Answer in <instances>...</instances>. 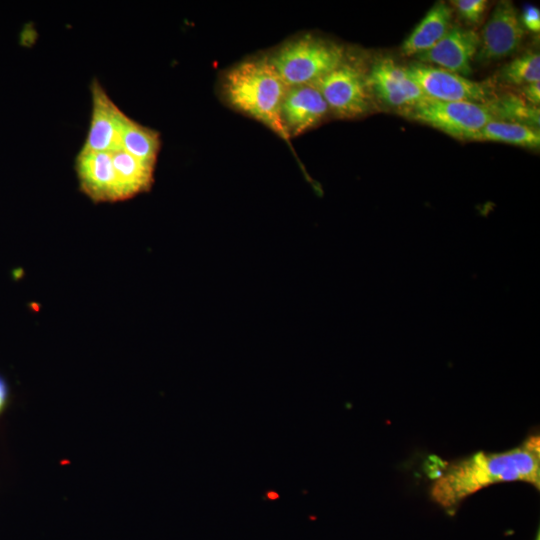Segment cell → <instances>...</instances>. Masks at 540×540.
I'll return each instance as SVG.
<instances>
[{
    "instance_id": "cell-1",
    "label": "cell",
    "mask_w": 540,
    "mask_h": 540,
    "mask_svg": "<svg viewBox=\"0 0 540 540\" xmlns=\"http://www.w3.org/2000/svg\"><path fill=\"white\" fill-rule=\"evenodd\" d=\"M525 482L540 487V437L533 434L515 448L477 452L449 463L434 479L430 496L447 513L470 495L501 482Z\"/></svg>"
},
{
    "instance_id": "cell-2",
    "label": "cell",
    "mask_w": 540,
    "mask_h": 540,
    "mask_svg": "<svg viewBox=\"0 0 540 540\" xmlns=\"http://www.w3.org/2000/svg\"><path fill=\"white\" fill-rule=\"evenodd\" d=\"M224 93L236 109L266 125L283 139L289 136L281 106L289 86L269 59L244 61L225 75Z\"/></svg>"
},
{
    "instance_id": "cell-3",
    "label": "cell",
    "mask_w": 540,
    "mask_h": 540,
    "mask_svg": "<svg viewBox=\"0 0 540 540\" xmlns=\"http://www.w3.org/2000/svg\"><path fill=\"white\" fill-rule=\"evenodd\" d=\"M269 60L289 87L312 85L345 61L341 46L312 36L286 43Z\"/></svg>"
},
{
    "instance_id": "cell-4",
    "label": "cell",
    "mask_w": 540,
    "mask_h": 540,
    "mask_svg": "<svg viewBox=\"0 0 540 540\" xmlns=\"http://www.w3.org/2000/svg\"><path fill=\"white\" fill-rule=\"evenodd\" d=\"M400 115L436 128L458 140L471 138L493 117L484 104L424 98Z\"/></svg>"
},
{
    "instance_id": "cell-5",
    "label": "cell",
    "mask_w": 540,
    "mask_h": 540,
    "mask_svg": "<svg viewBox=\"0 0 540 540\" xmlns=\"http://www.w3.org/2000/svg\"><path fill=\"white\" fill-rule=\"evenodd\" d=\"M405 69L429 99L485 104L495 95L491 84L473 81L432 65L417 62Z\"/></svg>"
},
{
    "instance_id": "cell-6",
    "label": "cell",
    "mask_w": 540,
    "mask_h": 540,
    "mask_svg": "<svg viewBox=\"0 0 540 540\" xmlns=\"http://www.w3.org/2000/svg\"><path fill=\"white\" fill-rule=\"evenodd\" d=\"M312 85L322 94L329 110L340 117H358L371 109L367 80L350 63L344 61Z\"/></svg>"
},
{
    "instance_id": "cell-7",
    "label": "cell",
    "mask_w": 540,
    "mask_h": 540,
    "mask_svg": "<svg viewBox=\"0 0 540 540\" xmlns=\"http://www.w3.org/2000/svg\"><path fill=\"white\" fill-rule=\"evenodd\" d=\"M525 33L514 4L499 1L479 34L475 60L488 64L511 56L520 48Z\"/></svg>"
},
{
    "instance_id": "cell-8",
    "label": "cell",
    "mask_w": 540,
    "mask_h": 540,
    "mask_svg": "<svg viewBox=\"0 0 540 540\" xmlns=\"http://www.w3.org/2000/svg\"><path fill=\"white\" fill-rule=\"evenodd\" d=\"M91 116L83 151L110 152L120 148L126 114L111 99L97 78L90 84Z\"/></svg>"
},
{
    "instance_id": "cell-9",
    "label": "cell",
    "mask_w": 540,
    "mask_h": 540,
    "mask_svg": "<svg viewBox=\"0 0 540 540\" xmlns=\"http://www.w3.org/2000/svg\"><path fill=\"white\" fill-rule=\"evenodd\" d=\"M366 80L370 92L398 113L426 98L406 69L390 58L375 61Z\"/></svg>"
},
{
    "instance_id": "cell-10",
    "label": "cell",
    "mask_w": 540,
    "mask_h": 540,
    "mask_svg": "<svg viewBox=\"0 0 540 540\" xmlns=\"http://www.w3.org/2000/svg\"><path fill=\"white\" fill-rule=\"evenodd\" d=\"M478 47L477 31L452 25L432 48L416 57L420 63L435 64L438 68L466 77L472 73L471 63Z\"/></svg>"
},
{
    "instance_id": "cell-11",
    "label": "cell",
    "mask_w": 540,
    "mask_h": 540,
    "mask_svg": "<svg viewBox=\"0 0 540 540\" xmlns=\"http://www.w3.org/2000/svg\"><path fill=\"white\" fill-rule=\"evenodd\" d=\"M80 190L94 203L119 202L116 175L110 152L83 151L75 157Z\"/></svg>"
},
{
    "instance_id": "cell-12",
    "label": "cell",
    "mask_w": 540,
    "mask_h": 540,
    "mask_svg": "<svg viewBox=\"0 0 540 540\" xmlns=\"http://www.w3.org/2000/svg\"><path fill=\"white\" fill-rule=\"evenodd\" d=\"M328 111L325 99L315 86L298 85L288 88L281 106V118L290 138L318 124Z\"/></svg>"
},
{
    "instance_id": "cell-13",
    "label": "cell",
    "mask_w": 540,
    "mask_h": 540,
    "mask_svg": "<svg viewBox=\"0 0 540 540\" xmlns=\"http://www.w3.org/2000/svg\"><path fill=\"white\" fill-rule=\"evenodd\" d=\"M452 9L436 2L401 45L404 56H417L432 48L451 28Z\"/></svg>"
},
{
    "instance_id": "cell-14",
    "label": "cell",
    "mask_w": 540,
    "mask_h": 540,
    "mask_svg": "<svg viewBox=\"0 0 540 540\" xmlns=\"http://www.w3.org/2000/svg\"><path fill=\"white\" fill-rule=\"evenodd\" d=\"M117 180L119 201L148 191L154 180L155 165L142 161L121 148L110 151Z\"/></svg>"
},
{
    "instance_id": "cell-15",
    "label": "cell",
    "mask_w": 540,
    "mask_h": 540,
    "mask_svg": "<svg viewBox=\"0 0 540 540\" xmlns=\"http://www.w3.org/2000/svg\"><path fill=\"white\" fill-rule=\"evenodd\" d=\"M160 145V135L156 130L126 115L120 134L122 150L142 161L156 165Z\"/></svg>"
},
{
    "instance_id": "cell-16",
    "label": "cell",
    "mask_w": 540,
    "mask_h": 540,
    "mask_svg": "<svg viewBox=\"0 0 540 540\" xmlns=\"http://www.w3.org/2000/svg\"><path fill=\"white\" fill-rule=\"evenodd\" d=\"M484 105L495 121L517 123L539 129V107L528 103L522 96L513 93L494 95Z\"/></svg>"
},
{
    "instance_id": "cell-17",
    "label": "cell",
    "mask_w": 540,
    "mask_h": 540,
    "mask_svg": "<svg viewBox=\"0 0 540 540\" xmlns=\"http://www.w3.org/2000/svg\"><path fill=\"white\" fill-rule=\"evenodd\" d=\"M470 141L501 142L537 149L540 146V132L530 126L493 120L481 128Z\"/></svg>"
},
{
    "instance_id": "cell-18",
    "label": "cell",
    "mask_w": 540,
    "mask_h": 540,
    "mask_svg": "<svg viewBox=\"0 0 540 540\" xmlns=\"http://www.w3.org/2000/svg\"><path fill=\"white\" fill-rule=\"evenodd\" d=\"M497 79L505 84L523 87L540 81V54L527 51L505 64L498 72Z\"/></svg>"
},
{
    "instance_id": "cell-19",
    "label": "cell",
    "mask_w": 540,
    "mask_h": 540,
    "mask_svg": "<svg viewBox=\"0 0 540 540\" xmlns=\"http://www.w3.org/2000/svg\"><path fill=\"white\" fill-rule=\"evenodd\" d=\"M486 0H453L450 4L467 23L478 25L481 23L487 8Z\"/></svg>"
},
{
    "instance_id": "cell-20",
    "label": "cell",
    "mask_w": 540,
    "mask_h": 540,
    "mask_svg": "<svg viewBox=\"0 0 540 540\" xmlns=\"http://www.w3.org/2000/svg\"><path fill=\"white\" fill-rule=\"evenodd\" d=\"M524 29L533 33L540 31V11L536 6L526 5L520 17Z\"/></svg>"
},
{
    "instance_id": "cell-21",
    "label": "cell",
    "mask_w": 540,
    "mask_h": 540,
    "mask_svg": "<svg viewBox=\"0 0 540 540\" xmlns=\"http://www.w3.org/2000/svg\"><path fill=\"white\" fill-rule=\"evenodd\" d=\"M521 94L528 103L538 106L540 103V81L521 87Z\"/></svg>"
},
{
    "instance_id": "cell-22",
    "label": "cell",
    "mask_w": 540,
    "mask_h": 540,
    "mask_svg": "<svg viewBox=\"0 0 540 540\" xmlns=\"http://www.w3.org/2000/svg\"><path fill=\"white\" fill-rule=\"evenodd\" d=\"M7 386L4 380L0 377V412L3 410L7 400Z\"/></svg>"
},
{
    "instance_id": "cell-23",
    "label": "cell",
    "mask_w": 540,
    "mask_h": 540,
    "mask_svg": "<svg viewBox=\"0 0 540 540\" xmlns=\"http://www.w3.org/2000/svg\"><path fill=\"white\" fill-rule=\"evenodd\" d=\"M535 540H540V534H539V531H537V535H536Z\"/></svg>"
}]
</instances>
